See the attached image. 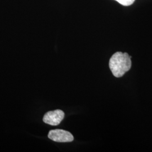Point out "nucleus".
<instances>
[{
    "mask_svg": "<svg viewBox=\"0 0 152 152\" xmlns=\"http://www.w3.org/2000/svg\"><path fill=\"white\" fill-rule=\"evenodd\" d=\"M48 137L53 141L59 142H68L74 140V137L70 132L61 129L50 131Z\"/></svg>",
    "mask_w": 152,
    "mask_h": 152,
    "instance_id": "2",
    "label": "nucleus"
},
{
    "mask_svg": "<svg viewBox=\"0 0 152 152\" xmlns=\"http://www.w3.org/2000/svg\"><path fill=\"white\" fill-rule=\"evenodd\" d=\"M117 1L120 4L125 6H130L135 2V0H115Z\"/></svg>",
    "mask_w": 152,
    "mask_h": 152,
    "instance_id": "4",
    "label": "nucleus"
},
{
    "mask_svg": "<svg viewBox=\"0 0 152 152\" xmlns=\"http://www.w3.org/2000/svg\"><path fill=\"white\" fill-rule=\"evenodd\" d=\"M64 112L60 109L49 111L44 115L43 121L48 125L58 126L64 119Z\"/></svg>",
    "mask_w": 152,
    "mask_h": 152,
    "instance_id": "3",
    "label": "nucleus"
},
{
    "mask_svg": "<svg viewBox=\"0 0 152 152\" xmlns=\"http://www.w3.org/2000/svg\"><path fill=\"white\" fill-rule=\"evenodd\" d=\"M131 58L128 53L121 51L116 52L112 56L109 60V66L114 77H121L130 69L132 65Z\"/></svg>",
    "mask_w": 152,
    "mask_h": 152,
    "instance_id": "1",
    "label": "nucleus"
}]
</instances>
